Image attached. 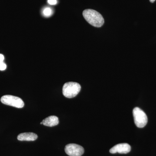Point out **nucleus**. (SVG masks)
<instances>
[{"mask_svg": "<svg viewBox=\"0 0 156 156\" xmlns=\"http://www.w3.org/2000/svg\"><path fill=\"white\" fill-rule=\"evenodd\" d=\"M83 14L87 22L95 27H101L104 23V19L102 15L95 10L86 9L83 11Z\"/></svg>", "mask_w": 156, "mask_h": 156, "instance_id": "nucleus-1", "label": "nucleus"}, {"mask_svg": "<svg viewBox=\"0 0 156 156\" xmlns=\"http://www.w3.org/2000/svg\"><path fill=\"white\" fill-rule=\"evenodd\" d=\"M80 84L75 82H68L63 85L62 93L65 97L67 98H72L78 95L81 90Z\"/></svg>", "mask_w": 156, "mask_h": 156, "instance_id": "nucleus-2", "label": "nucleus"}, {"mask_svg": "<svg viewBox=\"0 0 156 156\" xmlns=\"http://www.w3.org/2000/svg\"><path fill=\"white\" fill-rule=\"evenodd\" d=\"M134 123L136 127L142 128L145 127L147 123V117L143 111L138 107L134 108L133 110Z\"/></svg>", "mask_w": 156, "mask_h": 156, "instance_id": "nucleus-3", "label": "nucleus"}, {"mask_svg": "<svg viewBox=\"0 0 156 156\" xmlns=\"http://www.w3.org/2000/svg\"><path fill=\"white\" fill-rule=\"evenodd\" d=\"M1 101L2 103L6 105L17 108H22L24 106V102L21 98L13 95H4L1 98Z\"/></svg>", "mask_w": 156, "mask_h": 156, "instance_id": "nucleus-4", "label": "nucleus"}, {"mask_svg": "<svg viewBox=\"0 0 156 156\" xmlns=\"http://www.w3.org/2000/svg\"><path fill=\"white\" fill-rule=\"evenodd\" d=\"M65 151L69 156H81L84 152L83 147L75 144H70L66 146Z\"/></svg>", "mask_w": 156, "mask_h": 156, "instance_id": "nucleus-5", "label": "nucleus"}, {"mask_svg": "<svg viewBox=\"0 0 156 156\" xmlns=\"http://www.w3.org/2000/svg\"><path fill=\"white\" fill-rule=\"evenodd\" d=\"M131 150V147L129 144L127 143H122L114 146L110 150L109 152L111 154L118 153L126 154L129 153Z\"/></svg>", "mask_w": 156, "mask_h": 156, "instance_id": "nucleus-6", "label": "nucleus"}, {"mask_svg": "<svg viewBox=\"0 0 156 156\" xmlns=\"http://www.w3.org/2000/svg\"><path fill=\"white\" fill-rule=\"evenodd\" d=\"M37 137V135L33 132H25L19 134L17 139L20 141H34Z\"/></svg>", "mask_w": 156, "mask_h": 156, "instance_id": "nucleus-7", "label": "nucleus"}, {"mask_svg": "<svg viewBox=\"0 0 156 156\" xmlns=\"http://www.w3.org/2000/svg\"><path fill=\"white\" fill-rule=\"evenodd\" d=\"M42 122L44 126L50 127L57 126L59 123L58 117L54 115L47 117L43 120Z\"/></svg>", "mask_w": 156, "mask_h": 156, "instance_id": "nucleus-8", "label": "nucleus"}, {"mask_svg": "<svg viewBox=\"0 0 156 156\" xmlns=\"http://www.w3.org/2000/svg\"><path fill=\"white\" fill-rule=\"evenodd\" d=\"M52 14H53V11L52 9L49 7H46L43 10V14L45 17H50L52 15Z\"/></svg>", "mask_w": 156, "mask_h": 156, "instance_id": "nucleus-9", "label": "nucleus"}, {"mask_svg": "<svg viewBox=\"0 0 156 156\" xmlns=\"http://www.w3.org/2000/svg\"><path fill=\"white\" fill-rule=\"evenodd\" d=\"M4 55L0 54V70L1 71L5 70L7 68V65L4 62Z\"/></svg>", "mask_w": 156, "mask_h": 156, "instance_id": "nucleus-10", "label": "nucleus"}, {"mask_svg": "<svg viewBox=\"0 0 156 156\" xmlns=\"http://www.w3.org/2000/svg\"><path fill=\"white\" fill-rule=\"evenodd\" d=\"M48 2L49 5H56L57 4L56 0H48Z\"/></svg>", "mask_w": 156, "mask_h": 156, "instance_id": "nucleus-11", "label": "nucleus"}, {"mask_svg": "<svg viewBox=\"0 0 156 156\" xmlns=\"http://www.w3.org/2000/svg\"><path fill=\"white\" fill-rule=\"evenodd\" d=\"M150 1L151 2L154 3L155 1V0H150Z\"/></svg>", "mask_w": 156, "mask_h": 156, "instance_id": "nucleus-12", "label": "nucleus"}]
</instances>
